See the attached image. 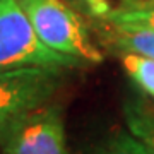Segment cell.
<instances>
[{
	"mask_svg": "<svg viewBox=\"0 0 154 154\" xmlns=\"http://www.w3.org/2000/svg\"><path fill=\"white\" fill-rule=\"evenodd\" d=\"M125 122L128 132L154 154V111L144 108L142 105L130 103L125 106Z\"/></svg>",
	"mask_w": 154,
	"mask_h": 154,
	"instance_id": "obj_5",
	"label": "cell"
},
{
	"mask_svg": "<svg viewBox=\"0 0 154 154\" xmlns=\"http://www.w3.org/2000/svg\"><path fill=\"white\" fill-rule=\"evenodd\" d=\"M4 154H70L60 108L38 106L0 130Z\"/></svg>",
	"mask_w": 154,
	"mask_h": 154,
	"instance_id": "obj_3",
	"label": "cell"
},
{
	"mask_svg": "<svg viewBox=\"0 0 154 154\" xmlns=\"http://www.w3.org/2000/svg\"><path fill=\"white\" fill-rule=\"evenodd\" d=\"M94 154H151L147 147L130 132H118L103 142Z\"/></svg>",
	"mask_w": 154,
	"mask_h": 154,
	"instance_id": "obj_9",
	"label": "cell"
},
{
	"mask_svg": "<svg viewBox=\"0 0 154 154\" xmlns=\"http://www.w3.org/2000/svg\"><path fill=\"white\" fill-rule=\"evenodd\" d=\"M86 5L89 7V11L93 16H98V17H108L111 14V9H110V4L108 0H84Z\"/></svg>",
	"mask_w": 154,
	"mask_h": 154,
	"instance_id": "obj_10",
	"label": "cell"
},
{
	"mask_svg": "<svg viewBox=\"0 0 154 154\" xmlns=\"http://www.w3.org/2000/svg\"><path fill=\"white\" fill-rule=\"evenodd\" d=\"M122 65L134 82L154 98V58L125 51L122 57Z\"/></svg>",
	"mask_w": 154,
	"mask_h": 154,
	"instance_id": "obj_7",
	"label": "cell"
},
{
	"mask_svg": "<svg viewBox=\"0 0 154 154\" xmlns=\"http://www.w3.org/2000/svg\"><path fill=\"white\" fill-rule=\"evenodd\" d=\"M106 19H110L113 26H125V28H135L154 33V7L111 12Z\"/></svg>",
	"mask_w": 154,
	"mask_h": 154,
	"instance_id": "obj_8",
	"label": "cell"
},
{
	"mask_svg": "<svg viewBox=\"0 0 154 154\" xmlns=\"http://www.w3.org/2000/svg\"><path fill=\"white\" fill-rule=\"evenodd\" d=\"M21 5L34 33L50 50L81 62H103V53L89 39L77 14L62 0H21Z\"/></svg>",
	"mask_w": 154,
	"mask_h": 154,
	"instance_id": "obj_2",
	"label": "cell"
},
{
	"mask_svg": "<svg viewBox=\"0 0 154 154\" xmlns=\"http://www.w3.org/2000/svg\"><path fill=\"white\" fill-rule=\"evenodd\" d=\"M62 72L53 67L0 72V130L19 115L43 106L60 86Z\"/></svg>",
	"mask_w": 154,
	"mask_h": 154,
	"instance_id": "obj_4",
	"label": "cell"
},
{
	"mask_svg": "<svg viewBox=\"0 0 154 154\" xmlns=\"http://www.w3.org/2000/svg\"><path fill=\"white\" fill-rule=\"evenodd\" d=\"M81 60L50 50L34 33L21 0H0V72L24 67L72 69Z\"/></svg>",
	"mask_w": 154,
	"mask_h": 154,
	"instance_id": "obj_1",
	"label": "cell"
},
{
	"mask_svg": "<svg viewBox=\"0 0 154 154\" xmlns=\"http://www.w3.org/2000/svg\"><path fill=\"white\" fill-rule=\"evenodd\" d=\"M113 43L123 51L154 58V33L125 26H113Z\"/></svg>",
	"mask_w": 154,
	"mask_h": 154,
	"instance_id": "obj_6",
	"label": "cell"
}]
</instances>
